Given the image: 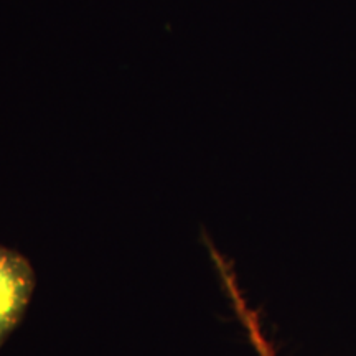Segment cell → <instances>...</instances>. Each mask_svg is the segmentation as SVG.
<instances>
[{"mask_svg": "<svg viewBox=\"0 0 356 356\" xmlns=\"http://www.w3.org/2000/svg\"><path fill=\"white\" fill-rule=\"evenodd\" d=\"M254 351L257 356H277L274 346L270 345L269 340H262V341H259V343H256Z\"/></svg>", "mask_w": 356, "mask_h": 356, "instance_id": "obj_2", "label": "cell"}, {"mask_svg": "<svg viewBox=\"0 0 356 356\" xmlns=\"http://www.w3.org/2000/svg\"><path fill=\"white\" fill-rule=\"evenodd\" d=\"M35 287L30 262L12 249L0 246V345L20 322Z\"/></svg>", "mask_w": 356, "mask_h": 356, "instance_id": "obj_1", "label": "cell"}]
</instances>
